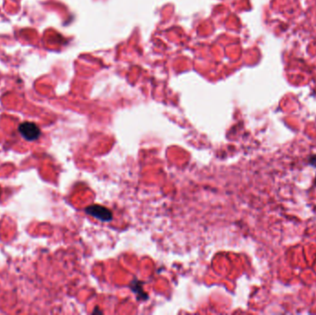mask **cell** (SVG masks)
Wrapping results in <instances>:
<instances>
[{"mask_svg": "<svg viewBox=\"0 0 316 315\" xmlns=\"http://www.w3.org/2000/svg\"><path fill=\"white\" fill-rule=\"evenodd\" d=\"M85 212L88 214L104 222H108L112 220L113 218V214L111 213L110 210L104 207L102 205H91L85 209Z\"/></svg>", "mask_w": 316, "mask_h": 315, "instance_id": "cell-2", "label": "cell"}, {"mask_svg": "<svg viewBox=\"0 0 316 315\" xmlns=\"http://www.w3.org/2000/svg\"><path fill=\"white\" fill-rule=\"evenodd\" d=\"M309 165L316 167V155H313L309 158Z\"/></svg>", "mask_w": 316, "mask_h": 315, "instance_id": "cell-3", "label": "cell"}, {"mask_svg": "<svg viewBox=\"0 0 316 315\" xmlns=\"http://www.w3.org/2000/svg\"><path fill=\"white\" fill-rule=\"evenodd\" d=\"M19 131L21 135L27 141H35L41 135L39 127L32 122H24L19 127Z\"/></svg>", "mask_w": 316, "mask_h": 315, "instance_id": "cell-1", "label": "cell"}]
</instances>
